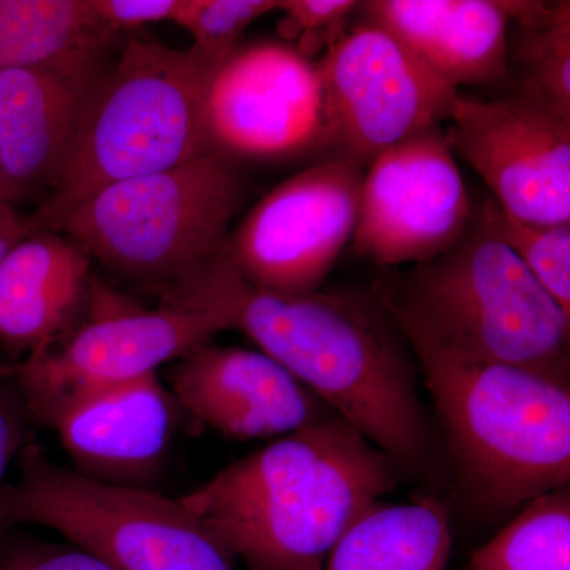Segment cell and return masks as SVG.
<instances>
[{
  "label": "cell",
  "instance_id": "10",
  "mask_svg": "<svg viewBox=\"0 0 570 570\" xmlns=\"http://www.w3.org/2000/svg\"><path fill=\"white\" fill-rule=\"evenodd\" d=\"M330 156L366 165L411 135L448 121L456 91L403 41L363 21L317 62Z\"/></svg>",
  "mask_w": 570,
  "mask_h": 570
},
{
  "label": "cell",
  "instance_id": "21",
  "mask_svg": "<svg viewBox=\"0 0 570 570\" xmlns=\"http://www.w3.org/2000/svg\"><path fill=\"white\" fill-rule=\"evenodd\" d=\"M508 62L520 73L517 94L570 119V3L508 0Z\"/></svg>",
  "mask_w": 570,
  "mask_h": 570
},
{
  "label": "cell",
  "instance_id": "5",
  "mask_svg": "<svg viewBox=\"0 0 570 570\" xmlns=\"http://www.w3.org/2000/svg\"><path fill=\"white\" fill-rule=\"evenodd\" d=\"M223 62L195 50L129 39L102 88L61 178L32 214L58 230L67 214L111 184L197 159L212 151L206 92Z\"/></svg>",
  "mask_w": 570,
  "mask_h": 570
},
{
  "label": "cell",
  "instance_id": "15",
  "mask_svg": "<svg viewBox=\"0 0 570 570\" xmlns=\"http://www.w3.org/2000/svg\"><path fill=\"white\" fill-rule=\"evenodd\" d=\"M184 414L159 373L67 397L41 425L58 433L73 471L154 490Z\"/></svg>",
  "mask_w": 570,
  "mask_h": 570
},
{
  "label": "cell",
  "instance_id": "14",
  "mask_svg": "<svg viewBox=\"0 0 570 570\" xmlns=\"http://www.w3.org/2000/svg\"><path fill=\"white\" fill-rule=\"evenodd\" d=\"M104 50H75L0 71L3 202L47 197L61 178L108 70Z\"/></svg>",
  "mask_w": 570,
  "mask_h": 570
},
{
  "label": "cell",
  "instance_id": "24",
  "mask_svg": "<svg viewBox=\"0 0 570 570\" xmlns=\"http://www.w3.org/2000/svg\"><path fill=\"white\" fill-rule=\"evenodd\" d=\"M283 9V0H183L176 24L189 31L194 48L224 62L253 22Z\"/></svg>",
  "mask_w": 570,
  "mask_h": 570
},
{
  "label": "cell",
  "instance_id": "29",
  "mask_svg": "<svg viewBox=\"0 0 570 570\" xmlns=\"http://www.w3.org/2000/svg\"><path fill=\"white\" fill-rule=\"evenodd\" d=\"M36 230L32 214L21 213L17 206L0 205V261L11 246Z\"/></svg>",
  "mask_w": 570,
  "mask_h": 570
},
{
  "label": "cell",
  "instance_id": "4",
  "mask_svg": "<svg viewBox=\"0 0 570 570\" xmlns=\"http://www.w3.org/2000/svg\"><path fill=\"white\" fill-rule=\"evenodd\" d=\"M376 295L406 337L570 382V316L499 238L482 204L455 245Z\"/></svg>",
  "mask_w": 570,
  "mask_h": 570
},
{
  "label": "cell",
  "instance_id": "12",
  "mask_svg": "<svg viewBox=\"0 0 570 570\" xmlns=\"http://www.w3.org/2000/svg\"><path fill=\"white\" fill-rule=\"evenodd\" d=\"M205 122L212 151L235 163L330 157L317 62L283 41L238 47L217 67L206 92Z\"/></svg>",
  "mask_w": 570,
  "mask_h": 570
},
{
  "label": "cell",
  "instance_id": "25",
  "mask_svg": "<svg viewBox=\"0 0 570 570\" xmlns=\"http://www.w3.org/2000/svg\"><path fill=\"white\" fill-rule=\"evenodd\" d=\"M360 6L354 0H283L281 36L311 59L346 36L348 17Z\"/></svg>",
  "mask_w": 570,
  "mask_h": 570
},
{
  "label": "cell",
  "instance_id": "6",
  "mask_svg": "<svg viewBox=\"0 0 570 570\" xmlns=\"http://www.w3.org/2000/svg\"><path fill=\"white\" fill-rule=\"evenodd\" d=\"M85 313L52 346L6 366L32 422L41 425L78 393L159 373L216 333L234 330L227 276L217 261L168 284L151 309L92 281Z\"/></svg>",
  "mask_w": 570,
  "mask_h": 570
},
{
  "label": "cell",
  "instance_id": "19",
  "mask_svg": "<svg viewBox=\"0 0 570 570\" xmlns=\"http://www.w3.org/2000/svg\"><path fill=\"white\" fill-rule=\"evenodd\" d=\"M450 553L452 528L444 501H381L337 540L325 570H445Z\"/></svg>",
  "mask_w": 570,
  "mask_h": 570
},
{
  "label": "cell",
  "instance_id": "27",
  "mask_svg": "<svg viewBox=\"0 0 570 570\" xmlns=\"http://www.w3.org/2000/svg\"><path fill=\"white\" fill-rule=\"evenodd\" d=\"M31 415L14 379L0 365V487L7 469L29 442Z\"/></svg>",
  "mask_w": 570,
  "mask_h": 570
},
{
  "label": "cell",
  "instance_id": "23",
  "mask_svg": "<svg viewBox=\"0 0 570 570\" xmlns=\"http://www.w3.org/2000/svg\"><path fill=\"white\" fill-rule=\"evenodd\" d=\"M494 232L561 309L570 316V224L538 225L482 202Z\"/></svg>",
  "mask_w": 570,
  "mask_h": 570
},
{
  "label": "cell",
  "instance_id": "1",
  "mask_svg": "<svg viewBox=\"0 0 570 570\" xmlns=\"http://www.w3.org/2000/svg\"><path fill=\"white\" fill-rule=\"evenodd\" d=\"M230 309L234 328L400 471L433 474L441 444L420 395L417 360L376 294H275L253 287L232 266Z\"/></svg>",
  "mask_w": 570,
  "mask_h": 570
},
{
  "label": "cell",
  "instance_id": "30",
  "mask_svg": "<svg viewBox=\"0 0 570 570\" xmlns=\"http://www.w3.org/2000/svg\"><path fill=\"white\" fill-rule=\"evenodd\" d=\"M6 204L3 202V174H2V164H0V205Z\"/></svg>",
  "mask_w": 570,
  "mask_h": 570
},
{
  "label": "cell",
  "instance_id": "20",
  "mask_svg": "<svg viewBox=\"0 0 570 570\" xmlns=\"http://www.w3.org/2000/svg\"><path fill=\"white\" fill-rule=\"evenodd\" d=\"M115 39L92 0H0V71L50 61L75 50H107Z\"/></svg>",
  "mask_w": 570,
  "mask_h": 570
},
{
  "label": "cell",
  "instance_id": "7",
  "mask_svg": "<svg viewBox=\"0 0 570 570\" xmlns=\"http://www.w3.org/2000/svg\"><path fill=\"white\" fill-rule=\"evenodd\" d=\"M17 463L0 487V532L47 528L115 570H236L181 499L86 478L31 441Z\"/></svg>",
  "mask_w": 570,
  "mask_h": 570
},
{
  "label": "cell",
  "instance_id": "9",
  "mask_svg": "<svg viewBox=\"0 0 570 570\" xmlns=\"http://www.w3.org/2000/svg\"><path fill=\"white\" fill-rule=\"evenodd\" d=\"M365 168L330 156L285 179L228 235L225 257L261 291H318L354 238Z\"/></svg>",
  "mask_w": 570,
  "mask_h": 570
},
{
  "label": "cell",
  "instance_id": "3",
  "mask_svg": "<svg viewBox=\"0 0 570 570\" xmlns=\"http://www.w3.org/2000/svg\"><path fill=\"white\" fill-rule=\"evenodd\" d=\"M406 340L436 409L460 497L475 515L504 519L569 487V382Z\"/></svg>",
  "mask_w": 570,
  "mask_h": 570
},
{
  "label": "cell",
  "instance_id": "22",
  "mask_svg": "<svg viewBox=\"0 0 570 570\" xmlns=\"http://www.w3.org/2000/svg\"><path fill=\"white\" fill-rule=\"evenodd\" d=\"M469 569L570 570L569 487L524 504L508 527L474 551Z\"/></svg>",
  "mask_w": 570,
  "mask_h": 570
},
{
  "label": "cell",
  "instance_id": "18",
  "mask_svg": "<svg viewBox=\"0 0 570 570\" xmlns=\"http://www.w3.org/2000/svg\"><path fill=\"white\" fill-rule=\"evenodd\" d=\"M360 9L456 91L508 80V0H374Z\"/></svg>",
  "mask_w": 570,
  "mask_h": 570
},
{
  "label": "cell",
  "instance_id": "28",
  "mask_svg": "<svg viewBox=\"0 0 570 570\" xmlns=\"http://www.w3.org/2000/svg\"><path fill=\"white\" fill-rule=\"evenodd\" d=\"M181 6L183 0H92L97 20L115 37L142 26L175 22Z\"/></svg>",
  "mask_w": 570,
  "mask_h": 570
},
{
  "label": "cell",
  "instance_id": "26",
  "mask_svg": "<svg viewBox=\"0 0 570 570\" xmlns=\"http://www.w3.org/2000/svg\"><path fill=\"white\" fill-rule=\"evenodd\" d=\"M0 570H115L70 543L0 532Z\"/></svg>",
  "mask_w": 570,
  "mask_h": 570
},
{
  "label": "cell",
  "instance_id": "2",
  "mask_svg": "<svg viewBox=\"0 0 570 570\" xmlns=\"http://www.w3.org/2000/svg\"><path fill=\"white\" fill-rule=\"evenodd\" d=\"M400 472L333 415L275 439L179 499L246 570H325L337 540L395 489Z\"/></svg>",
  "mask_w": 570,
  "mask_h": 570
},
{
  "label": "cell",
  "instance_id": "17",
  "mask_svg": "<svg viewBox=\"0 0 570 570\" xmlns=\"http://www.w3.org/2000/svg\"><path fill=\"white\" fill-rule=\"evenodd\" d=\"M92 258L62 232L37 228L0 261V346L22 360L77 324L91 291Z\"/></svg>",
  "mask_w": 570,
  "mask_h": 570
},
{
  "label": "cell",
  "instance_id": "8",
  "mask_svg": "<svg viewBox=\"0 0 570 570\" xmlns=\"http://www.w3.org/2000/svg\"><path fill=\"white\" fill-rule=\"evenodd\" d=\"M239 198L235 160L209 151L104 187L56 232L119 275L171 284L223 253Z\"/></svg>",
  "mask_w": 570,
  "mask_h": 570
},
{
  "label": "cell",
  "instance_id": "13",
  "mask_svg": "<svg viewBox=\"0 0 570 570\" xmlns=\"http://www.w3.org/2000/svg\"><path fill=\"white\" fill-rule=\"evenodd\" d=\"M448 121L453 154L505 213L570 224V119L517 92L493 100L459 92Z\"/></svg>",
  "mask_w": 570,
  "mask_h": 570
},
{
  "label": "cell",
  "instance_id": "16",
  "mask_svg": "<svg viewBox=\"0 0 570 570\" xmlns=\"http://www.w3.org/2000/svg\"><path fill=\"white\" fill-rule=\"evenodd\" d=\"M164 382L184 414L239 441H275L335 415L262 351L206 343L170 363Z\"/></svg>",
  "mask_w": 570,
  "mask_h": 570
},
{
  "label": "cell",
  "instance_id": "11",
  "mask_svg": "<svg viewBox=\"0 0 570 570\" xmlns=\"http://www.w3.org/2000/svg\"><path fill=\"white\" fill-rule=\"evenodd\" d=\"M475 206L441 124L366 165L352 249L381 266L420 265L466 232Z\"/></svg>",
  "mask_w": 570,
  "mask_h": 570
}]
</instances>
